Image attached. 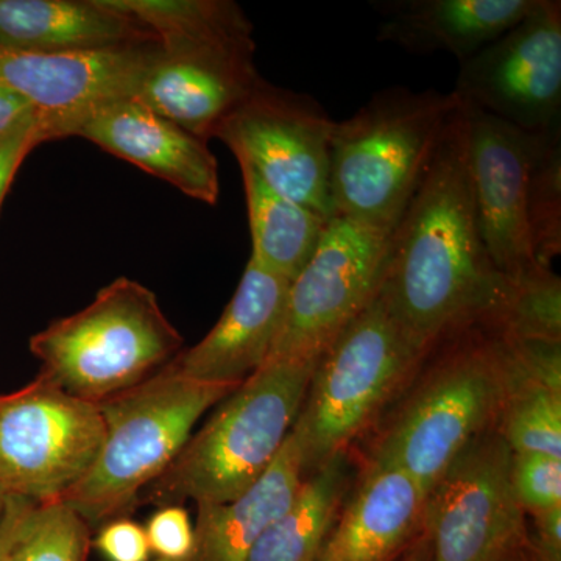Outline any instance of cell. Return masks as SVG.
Returning a JSON list of instances; mask_svg holds the SVG:
<instances>
[{"instance_id":"5bb4252c","label":"cell","mask_w":561,"mask_h":561,"mask_svg":"<svg viewBox=\"0 0 561 561\" xmlns=\"http://www.w3.org/2000/svg\"><path fill=\"white\" fill-rule=\"evenodd\" d=\"M461 103V102H460ZM468 124L472 194L491 264L508 279L537 267L527 225L531 133L461 103Z\"/></svg>"},{"instance_id":"f1b7e54d","label":"cell","mask_w":561,"mask_h":561,"mask_svg":"<svg viewBox=\"0 0 561 561\" xmlns=\"http://www.w3.org/2000/svg\"><path fill=\"white\" fill-rule=\"evenodd\" d=\"M512 485L524 513L561 505V459L541 453L512 454Z\"/></svg>"},{"instance_id":"9c48e42d","label":"cell","mask_w":561,"mask_h":561,"mask_svg":"<svg viewBox=\"0 0 561 561\" xmlns=\"http://www.w3.org/2000/svg\"><path fill=\"white\" fill-rule=\"evenodd\" d=\"M334 124L311 95L262 80L221 122L214 138L273 191L331 220L330 144Z\"/></svg>"},{"instance_id":"603a6c76","label":"cell","mask_w":561,"mask_h":561,"mask_svg":"<svg viewBox=\"0 0 561 561\" xmlns=\"http://www.w3.org/2000/svg\"><path fill=\"white\" fill-rule=\"evenodd\" d=\"M243 190L251 230V260L294 280L312 260L330 220L284 197L242 164Z\"/></svg>"},{"instance_id":"d6a6232c","label":"cell","mask_w":561,"mask_h":561,"mask_svg":"<svg viewBox=\"0 0 561 561\" xmlns=\"http://www.w3.org/2000/svg\"><path fill=\"white\" fill-rule=\"evenodd\" d=\"M535 537L530 546L538 561H561V505L531 513Z\"/></svg>"},{"instance_id":"7402d4cb","label":"cell","mask_w":561,"mask_h":561,"mask_svg":"<svg viewBox=\"0 0 561 561\" xmlns=\"http://www.w3.org/2000/svg\"><path fill=\"white\" fill-rule=\"evenodd\" d=\"M346 451L306 476L297 497L261 535L247 561H317L348 493Z\"/></svg>"},{"instance_id":"e575fe53","label":"cell","mask_w":561,"mask_h":561,"mask_svg":"<svg viewBox=\"0 0 561 561\" xmlns=\"http://www.w3.org/2000/svg\"><path fill=\"white\" fill-rule=\"evenodd\" d=\"M35 116L36 111L21 95L0 83V135Z\"/></svg>"},{"instance_id":"f35d334b","label":"cell","mask_w":561,"mask_h":561,"mask_svg":"<svg viewBox=\"0 0 561 561\" xmlns=\"http://www.w3.org/2000/svg\"><path fill=\"white\" fill-rule=\"evenodd\" d=\"M535 559H537V557H535ZM535 561H538V560H535Z\"/></svg>"},{"instance_id":"ffe728a7","label":"cell","mask_w":561,"mask_h":561,"mask_svg":"<svg viewBox=\"0 0 561 561\" xmlns=\"http://www.w3.org/2000/svg\"><path fill=\"white\" fill-rule=\"evenodd\" d=\"M106 0H0V49L76 51L154 41Z\"/></svg>"},{"instance_id":"ba28073f","label":"cell","mask_w":561,"mask_h":561,"mask_svg":"<svg viewBox=\"0 0 561 561\" xmlns=\"http://www.w3.org/2000/svg\"><path fill=\"white\" fill-rule=\"evenodd\" d=\"M105 438L98 402L46 379L0 394V490L39 504L60 501L84 478Z\"/></svg>"},{"instance_id":"5b68a950","label":"cell","mask_w":561,"mask_h":561,"mask_svg":"<svg viewBox=\"0 0 561 561\" xmlns=\"http://www.w3.org/2000/svg\"><path fill=\"white\" fill-rule=\"evenodd\" d=\"M238 387L195 381L168 364L139 386L99 402L105 421L101 451L60 502L90 527L127 516L140 491L183 451L203 413Z\"/></svg>"},{"instance_id":"cb8c5ba5","label":"cell","mask_w":561,"mask_h":561,"mask_svg":"<svg viewBox=\"0 0 561 561\" xmlns=\"http://www.w3.org/2000/svg\"><path fill=\"white\" fill-rule=\"evenodd\" d=\"M142 22L162 46L253 43V25L230 0H106Z\"/></svg>"},{"instance_id":"ac0fdd59","label":"cell","mask_w":561,"mask_h":561,"mask_svg":"<svg viewBox=\"0 0 561 561\" xmlns=\"http://www.w3.org/2000/svg\"><path fill=\"white\" fill-rule=\"evenodd\" d=\"M424 504L409 472L371 461L317 561H397L424 531Z\"/></svg>"},{"instance_id":"277c9868","label":"cell","mask_w":561,"mask_h":561,"mask_svg":"<svg viewBox=\"0 0 561 561\" xmlns=\"http://www.w3.org/2000/svg\"><path fill=\"white\" fill-rule=\"evenodd\" d=\"M457 106L453 92L394 87L335 122L330 144L334 216L393 231Z\"/></svg>"},{"instance_id":"52a82bcc","label":"cell","mask_w":561,"mask_h":561,"mask_svg":"<svg viewBox=\"0 0 561 561\" xmlns=\"http://www.w3.org/2000/svg\"><path fill=\"white\" fill-rule=\"evenodd\" d=\"M426 356L376 291L321 353L312 373L291 427L305 478L346 451Z\"/></svg>"},{"instance_id":"d6986e66","label":"cell","mask_w":561,"mask_h":561,"mask_svg":"<svg viewBox=\"0 0 561 561\" xmlns=\"http://www.w3.org/2000/svg\"><path fill=\"white\" fill-rule=\"evenodd\" d=\"M378 41L415 55L446 51L461 62L518 24L537 0H379Z\"/></svg>"},{"instance_id":"3957f363","label":"cell","mask_w":561,"mask_h":561,"mask_svg":"<svg viewBox=\"0 0 561 561\" xmlns=\"http://www.w3.org/2000/svg\"><path fill=\"white\" fill-rule=\"evenodd\" d=\"M445 341L448 348L401 405L371 459L409 472L426 496L465 446L496 427L512 386L500 328L471 324Z\"/></svg>"},{"instance_id":"4dcf8cb0","label":"cell","mask_w":561,"mask_h":561,"mask_svg":"<svg viewBox=\"0 0 561 561\" xmlns=\"http://www.w3.org/2000/svg\"><path fill=\"white\" fill-rule=\"evenodd\" d=\"M47 140L39 116L31 117L0 135V208L22 162L36 146Z\"/></svg>"},{"instance_id":"8d00e7d4","label":"cell","mask_w":561,"mask_h":561,"mask_svg":"<svg viewBox=\"0 0 561 561\" xmlns=\"http://www.w3.org/2000/svg\"><path fill=\"white\" fill-rule=\"evenodd\" d=\"M534 549H531L530 541L527 540L526 545L522 546V548L516 549L515 552H512L507 559L502 561H535Z\"/></svg>"},{"instance_id":"d590c367","label":"cell","mask_w":561,"mask_h":561,"mask_svg":"<svg viewBox=\"0 0 561 561\" xmlns=\"http://www.w3.org/2000/svg\"><path fill=\"white\" fill-rule=\"evenodd\" d=\"M397 561H432V545L426 531H423Z\"/></svg>"},{"instance_id":"6da1fadb","label":"cell","mask_w":561,"mask_h":561,"mask_svg":"<svg viewBox=\"0 0 561 561\" xmlns=\"http://www.w3.org/2000/svg\"><path fill=\"white\" fill-rule=\"evenodd\" d=\"M512 286L491 264L479 231L459 101L391 231L378 294L405 334L430 354L453 332L500 323Z\"/></svg>"},{"instance_id":"f546056e","label":"cell","mask_w":561,"mask_h":561,"mask_svg":"<svg viewBox=\"0 0 561 561\" xmlns=\"http://www.w3.org/2000/svg\"><path fill=\"white\" fill-rule=\"evenodd\" d=\"M154 561H184L194 548V524L181 505H165L144 527Z\"/></svg>"},{"instance_id":"7c38bea8","label":"cell","mask_w":561,"mask_h":561,"mask_svg":"<svg viewBox=\"0 0 561 561\" xmlns=\"http://www.w3.org/2000/svg\"><path fill=\"white\" fill-rule=\"evenodd\" d=\"M453 94L523 131L561 128L560 0H537L524 20L459 62Z\"/></svg>"},{"instance_id":"4fadbf2b","label":"cell","mask_w":561,"mask_h":561,"mask_svg":"<svg viewBox=\"0 0 561 561\" xmlns=\"http://www.w3.org/2000/svg\"><path fill=\"white\" fill-rule=\"evenodd\" d=\"M158 49V39L99 50L0 49V83L36 111L47 139L68 138L91 111L136 95Z\"/></svg>"},{"instance_id":"e0dca14e","label":"cell","mask_w":561,"mask_h":561,"mask_svg":"<svg viewBox=\"0 0 561 561\" xmlns=\"http://www.w3.org/2000/svg\"><path fill=\"white\" fill-rule=\"evenodd\" d=\"M290 280L251 260L216 327L171 362L195 381L241 386L271 356L286 311Z\"/></svg>"},{"instance_id":"7a4b0ae2","label":"cell","mask_w":561,"mask_h":561,"mask_svg":"<svg viewBox=\"0 0 561 561\" xmlns=\"http://www.w3.org/2000/svg\"><path fill=\"white\" fill-rule=\"evenodd\" d=\"M319 359L265 362L221 401L171 467L140 491L136 507L187 500L225 504L242 496L283 448Z\"/></svg>"},{"instance_id":"8fae6325","label":"cell","mask_w":561,"mask_h":561,"mask_svg":"<svg viewBox=\"0 0 561 561\" xmlns=\"http://www.w3.org/2000/svg\"><path fill=\"white\" fill-rule=\"evenodd\" d=\"M391 231L334 216L319 249L290 283L267 360L319 359L378 291Z\"/></svg>"},{"instance_id":"8992f818","label":"cell","mask_w":561,"mask_h":561,"mask_svg":"<svg viewBox=\"0 0 561 561\" xmlns=\"http://www.w3.org/2000/svg\"><path fill=\"white\" fill-rule=\"evenodd\" d=\"M181 348L183 337L157 295L128 278L113 280L83 311L31 339L39 378L98 404L157 375Z\"/></svg>"},{"instance_id":"836d02e7","label":"cell","mask_w":561,"mask_h":561,"mask_svg":"<svg viewBox=\"0 0 561 561\" xmlns=\"http://www.w3.org/2000/svg\"><path fill=\"white\" fill-rule=\"evenodd\" d=\"M39 502L27 500V497L9 496L0 522V561H9L14 545L32 518L33 512L38 508Z\"/></svg>"},{"instance_id":"30bf717a","label":"cell","mask_w":561,"mask_h":561,"mask_svg":"<svg viewBox=\"0 0 561 561\" xmlns=\"http://www.w3.org/2000/svg\"><path fill=\"white\" fill-rule=\"evenodd\" d=\"M512 449L496 427L465 446L426 496L432 561H502L526 545L512 485Z\"/></svg>"},{"instance_id":"83f0119b","label":"cell","mask_w":561,"mask_h":561,"mask_svg":"<svg viewBox=\"0 0 561 561\" xmlns=\"http://www.w3.org/2000/svg\"><path fill=\"white\" fill-rule=\"evenodd\" d=\"M91 527L62 502L39 504L9 561H87Z\"/></svg>"},{"instance_id":"2e32d148","label":"cell","mask_w":561,"mask_h":561,"mask_svg":"<svg viewBox=\"0 0 561 561\" xmlns=\"http://www.w3.org/2000/svg\"><path fill=\"white\" fill-rule=\"evenodd\" d=\"M70 136L91 140L114 157L168 181L187 197L210 206L219 201V165L208 144L136 95L91 111Z\"/></svg>"},{"instance_id":"4316f807","label":"cell","mask_w":561,"mask_h":561,"mask_svg":"<svg viewBox=\"0 0 561 561\" xmlns=\"http://www.w3.org/2000/svg\"><path fill=\"white\" fill-rule=\"evenodd\" d=\"M512 283L507 308L496 327L511 337L561 342L560 276L537 265Z\"/></svg>"},{"instance_id":"d4e9b609","label":"cell","mask_w":561,"mask_h":561,"mask_svg":"<svg viewBox=\"0 0 561 561\" xmlns=\"http://www.w3.org/2000/svg\"><path fill=\"white\" fill-rule=\"evenodd\" d=\"M526 210L535 261L552 268L561 253V128L531 133Z\"/></svg>"},{"instance_id":"44dd1931","label":"cell","mask_w":561,"mask_h":561,"mask_svg":"<svg viewBox=\"0 0 561 561\" xmlns=\"http://www.w3.org/2000/svg\"><path fill=\"white\" fill-rule=\"evenodd\" d=\"M302 481L301 453L290 431L268 470L242 496L197 504L194 548L184 561H247L261 535L290 507Z\"/></svg>"},{"instance_id":"74e56055","label":"cell","mask_w":561,"mask_h":561,"mask_svg":"<svg viewBox=\"0 0 561 561\" xmlns=\"http://www.w3.org/2000/svg\"><path fill=\"white\" fill-rule=\"evenodd\" d=\"M7 500H9V496L0 490V522H2L3 513H5Z\"/></svg>"},{"instance_id":"1f68e13d","label":"cell","mask_w":561,"mask_h":561,"mask_svg":"<svg viewBox=\"0 0 561 561\" xmlns=\"http://www.w3.org/2000/svg\"><path fill=\"white\" fill-rule=\"evenodd\" d=\"M92 546L108 561H150L146 529L127 516L102 524Z\"/></svg>"},{"instance_id":"9a60e30c","label":"cell","mask_w":561,"mask_h":561,"mask_svg":"<svg viewBox=\"0 0 561 561\" xmlns=\"http://www.w3.org/2000/svg\"><path fill=\"white\" fill-rule=\"evenodd\" d=\"M256 44L162 46L140 80L136 98L208 142L221 122L260 87Z\"/></svg>"},{"instance_id":"484cf974","label":"cell","mask_w":561,"mask_h":561,"mask_svg":"<svg viewBox=\"0 0 561 561\" xmlns=\"http://www.w3.org/2000/svg\"><path fill=\"white\" fill-rule=\"evenodd\" d=\"M496 430L513 454L541 453L561 459V391L526 378L512 360L511 391Z\"/></svg>"}]
</instances>
